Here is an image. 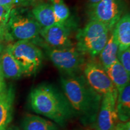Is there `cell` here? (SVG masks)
<instances>
[{"instance_id": "obj_1", "label": "cell", "mask_w": 130, "mask_h": 130, "mask_svg": "<svg viewBox=\"0 0 130 130\" xmlns=\"http://www.w3.org/2000/svg\"><path fill=\"white\" fill-rule=\"evenodd\" d=\"M63 93L72 107L74 116L84 125L95 123L102 95L89 86L83 76L61 77Z\"/></svg>"}, {"instance_id": "obj_2", "label": "cell", "mask_w": 130, "mask_h": 130, "mask_svg": "<svg viewBox=\"0 0 130 130\" xmlns=\"http://www.w3.org/2000/svg\"><path fill=\"white\" fill-rule=\"evenodd\" d=\"M28 104L36 113L64 126L74 116L63 92L53 84L42 83L33 87L28 95Z\"/></svg>"}, {"instance_id": "obj_3", "label": "cell", "mask_w": 130, "mask_h": 130, "mask_svg": "<svg viewBox=\"0 0 130 130\" xmlns=\"http://www.w3.org/2000/svg\"><path fill=\"white\" fill-rule=\"evenodd\" d=\"M110 31L104 24L90 20L78 33V50L92 57L99 56L108 40Z\"/></svg>"}, {"instance_id": "obj_4", "label": "cell", "mask_w": 130, "mask_h": 130, "mask_svg": "<svg viewBox=\"0 0 130 130\" xmlns=\"http://www.w3.org/2000/svg\"><path fill=\"white\" fill-rule=\"evenodd\" d=\"M6 48L21 66L24 75H33L40 69L43 62V54L31 42L18 40Z\"/></svg>"}, {"instance_id": "obj_5", "label": "cell", "mask_w": 130, "mask_h": 130, "mask_svg": "<svg viewBox=\"0 0 130 130\" xmlns=\"http://www.w3.org/2000/svg\"><path fill=\"white\" fill-rule=\"evenodd\" d=\"M41 28L32 14L22 13L12 9L7 24L9 40L30 41L39 36Z\"/></svg>"}, {"instance_id": "obj_6", "label": "cell", "mask_w": 130, "mask_h": 130, "mask_svg": "<svg viewBox=\"0 0 130 130\" xmlns=\"http://www.w3.org/2000/svg\"><path fill=\"white\" fill-rule=\"evenodd\" d=\"M47 54L54 66L68 76L76 75L84 64L83 53L73 47L52 48L48 50Z\"/></svg>"}, {"instance_id": "obj_7", "label": "cell", "mask_w": 130, "mask_h": 130, "mask_svg": "<svg viewBox=\"0 0 130 130\" xmlns=\"http://www.w3.org/2000/svg\"><path fill=\"white\" fill-rule=\"evenodd\" d=\"M122 0H101L90 7V20L98 21L112 30L122 16Z\"/></svg>"}, {"instance_id": "obj_8", "label": "cell", "mask_w": 130, "mask_h": 130, "mask_svg": "<svg viewBox=\"0 0 130 130\" xmlns=\"http://www.w3.org/2000/svg\"><path fill=\"white\" fill-rule=\"evenodd\" d=\"M84 78L89 86L101 95L118 92L102 65L91 61L86 64Z\"/></svg>"}, {"instance_id": "obj_9", "label": "cell", "mask_w": 130, "mask_h": 130, "mask_svg": "<svg viewBox=\"0 0 130 130\" xmlns=\"http://www.w3.org/2000/svg\"><path fill=\"white\" fill-rule=\"evenodd\" d=\"M118 92L102 95L96 120V130H113L118 123L116 110Z\"/></svg>"}, {"instance_id": "obj_10", "label": "cell", "mask_w": 130, "mask_h": 130, "mask_svg": "<svg viewBox=\"0 0 130 130\" xmlns=\"http://www.w3.org/2000/svg\"><path fill=\"white\" fill-rule=\"evenodd\" d=\"M40 35L52 48H66L72 46L69 30L66 24H56L51 27L42 28Z\"/></svg>"}, {"instance_id": "obj_11", "label": "cell", "mask_w": 130, "mask_h": 130, "mask_svg": "<svg viewBox=\"0 0 130 130\" xmlns=\"http://www.w3.org/2000/svg\"><path fill=\"white\" fill-rule=\"evenodd\" d=\"M15 90L12 85L6 84L0 89V130H8L12 121Z\"/></svg>"}, {"instance_id": "obj_12", "label": "cell", "mask_w": 130, "mask_h": 130, "mask_svg": "<svg viewBox=\"0 0 130 130\" xmlns=\"http://www.w3.org/2000/svg\"><path fill=\"white\" fill-rule=\"evenodd\" d=\"M0 63L4 78L18 79L24 75L21 66L6 48L0 53Z\"/></svg>"}, {"instance_id": "obj_13", "label": "cell", "mask_w": 130, "mask_h": 130, "mask_svg": "<svg viewBox=\"0 0 130 130\" xmlns=\"http://www.w3.org/2000/svg\"><path fill=\"white\" fill-rule=\"evenodd\" d=\"M31 14L41 28H46L57 24L51 4L41 3L32 9Z\"/></svg>"}, {"instance_id": "obj_14", "label": "cell", "mask_w": 130, "mask_h": 130, "mask_svg": "<svg viewBox=\"0 0 130 130\" xmlns=\"http://www.w3.org/2000/svg\"><path fill=\"white\" fill-rule=\"evenodd\" d=\"M113 33L119 43V48L130 47V15L126 13L115 24Z\"/></svg>"}, {"instance_id": "obj_15", "label": "cell", "mask_w": 130, "mask_h": 130, "mask_svg": "<svg viewBox=\"0 0 130 130\" xmlns=\"http://www.w3.org/2000/svg\"><path fill=\"white\" fill-rule=\"evenodd\" d=\"M105 71L118 91L129 84L130 74L118 59Z\"/></svg>"}, {"instance_id": "obj_16", "label": "cell", "mask_w": 130, "mask_h": 130, "mask_svg": "<svg viewBox=\"0 0 130 130\" xmlns=\"http://www.w3.org/2000/svg\"><path fill=\"white\" fill-rule=\"evenodd\" d=\"M116 110L118 120L122 122L129 121L130 117V86L126 85L118 91Z\"/></svg>"}, {"instance_id": "obj_17", "label": "cell", "mask_w": 130, "mask_h": 130, "mask_svg": "<svg viewBox=\"0 0 130 130\" xmlns=\"http://www.w3.org/2000/svg\"><path fill=\"white\" fill-rule=\"evenodd\" d=\"M21 126L22 130H60L54 122L31 114L24 117Z\"/></svg>"}, {"instance_id": "obj_18", "label": "cell", "mask_w": 130, "mask_h": 130, "mask_svg": "<svg viewBox=\"0 0 130 130\" xmlns=\"http://www.w3.org/2000/svg\"><path fill=\"white\" fill-rule=\"evenodd\" d=\"M113 30H111V35L100 54L101 63L104 69L111 66L118 59L119 43L114 35Z\"/></svg>"}, {"instance_id": "obj_19", "label": "cell", "mask_w": 130, "mask_h": 130, "mask_svg": "<svg viewBox=\"0 0 130 130\" xmlns=\"http://www.w3.org/2000/svg\"><path fill=\"white\" fill-rule=\"evenodd\" d=\"M51 6L58 24H65L70 16V11L63 0H51Z\"/></svg>"}, {"instance_id": "obj_20", "label": "cell", "mask_w": 130, "mask_h": 130, "mask_svg": "<svg viewBox=\"0 0 130 130\" xmlns=\"http://www.w3.org/2000/svg\"><path fill=\"white\" fill-rule=\"evenodd\" d=\"M13 9V6L0 5V37L3 40H9L7 34V24Z\"/></svg>"}, {"instance_id": "obj_21", "label": "cell", "mask_w": 130, "mask_h": 130, "mask_svg": "<svg viewBox=\"0 0 130 130\" xmlns=\"http://www.w3.org/2000/svg\"><path fill=\"white\" fill-rule=\"evenodd\" d=\"M118 60L130 74V47L126 48H119Z\"/></svg>"}, {"instance_id": "obj_22", "label": "cell", "mask_w": 130, "mask_h": 130, "mask_svg": "<svg viewBox=\"0 0 130 130\" xmlns=\"http://www.w3.org/2000/svg\"><path fill=\"white\" fill-rule=\"evenodd\" d=\"M113 130H130L129 121L125 122H118L113 128Z\"/></svg>"}, {"instance_id": "obj_23", "label": "cell", "mask_w": 130, "mask_h": 130, "mask_svg": "<svg viewBox=\"0 0 130 130\" xmlns=\"http://www.w3.org/2000/svg\"><path fill=\"white\" fill-rule=\"evenodd\" d=\"M18 3V0H0L1 6H13Z\"/></svg>"}, {"instance_id": "obj_24", "label": "cell", "mask_w": 130, "mask_h": 130, "mask_svg": "<svg viewBox=\"0 0 130 130\" xmlns=\"http://www.w3.org/2000/svg\"><path fill=\"white\" fill-rule=\"evenodd\" d=\"M35 0H18V3H21L22 5L24 6H27L32 4V3L35 2Z\"/></svg>"}, {"instance_id": "obj_25", "label": "cell", "mask_w": 130, "mask_h": 130, "mask_svg": "<svg viewBox=\"0 0 130 130\" xmlns=\"http://www.w3.org/2000/svg\"><path fill=\"white\" fill-rule=\"evenodd\" d=\"M87 1L90 4V7H91V6H93L95 4H97L98 3H99L101 0H87Z\"/></svg>"}, {"instance_id": "obj_26", "label": "cell", "mask_w": 130, "mask_h": 130, "mask_svg": "<svg viewBox=\"0 0 130 130\" xmlns=\"http://www.w3.org/2000/svg\"><path fill=\"white\" fill-rule=\"evenodd\" d=\"M4 76H3V72H2V69H1V63H0V79L3 81H5L4 80Z\"/></svg>"}, {"instance_id": "obj_27", "label": "cell", "mask_w": 130, "mask_h": 130, "mask_svg": "<svg viewBox=\"0 0 130 130\" xmlns=\"http://www.w3.org/2000/svg\"><path fill=\"white\" fill-rule=\"evenodd\" d=\"M8 130H22V129H21L20 128L17 127V126H10V127H9Z\"/></svg>"}, {"instance_id": "obj_28", "label": "cell", "mask_w": 130, "mask_h": 130, "mask_svg": "<svg viewBox=\"0 0 130 130\" xmlns=\"http://www.w3.org/2000/svg\"><path fill=\"white\" fill-rule=\"evenodd\" d=\"M3 41V39L1 38V37H0V53H1V51L3 50V48H2V43H1V42H2Z\"/></svg>"}]
</instances>
